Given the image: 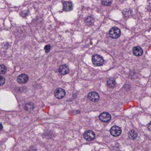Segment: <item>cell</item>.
Here are the masks:
<instances>
[{
	"label": "cell",
	"instance_id": "4",
	"mask_svg": "<svg viewBox=\"0 0 151 151\" xmlns=\"http://www.w3.org/2000/svg\"><path fill=\"white\" fill-rule=\"evenodd\" d=\"M54 94L57 99H61L65 96L66 92L65 90L62 88H57L55 90Z\"/></svg>",
	"mask_w": 151,
	"mask_h": 151
},
{
	"label": "cell",
	"instance_id": "6",
	"mask_svg": "<svg viewBox=\"0 0 151 151\" xmlns=\"http://www.w3.org/2000/svg\"><path fill=\"white\" fill-rule=\"evenodd\" d=\"M84 137L86 140L91 141L95 138V135L93 131L88 130L85 132L84 134Z\"/></svg>",
	"mask_w": 151,
	"mask_h": 151
},
{
	"label": "cell",
	"instance_id": "7",
	"mask_svg": "<svg viewBox=\"0 0 151 151\" xmlns=\"http://www.w3.org/2000/svg\"><path fill=\"white\" fill-rule=\"evenodd\" d=\"M88 98L92 102H97L99 101L100 97L99 94L95 92H91L88 94Z\"/></svg>",
	"mask_w": 151,
	"mask_h": 151
},
{
	"label": "cell",
	"instance_id": "11",
	"mask_svg": "<svg viewBox=\"0 0 151 151\" xmlns=\"http://www.w3.org/2000/svg\"><path fill=\"white\" fill-rule=\"evenodd\" d=\"M63 9L66 11H70L73 9V4L71 2H65L63 4Z\"/></svg>",
	"mask_w": 151,
	"mask_h": 151
},
{
	"label": "cell",
	"instance_id": "5",
	"mask_svg": "<svg viewBox=\"0 0 151 151\" xmlns=\"http://www.w3.org/2000/svg\"><path fill=\"white\" fill-rule=\"evenodd\" d=\"M99 118L102 122H107L110 120L111 116L109 113L104 112L100 114L99 116Z\"/></svg>",
	"mask_w": 151,
	"mask_h": 151
},
{
	"label": "cell",
	"instance_id": "1",
	"mask_svg": "<svg viewBox=\"0 0 151 151\" xmlns=\"http://www.w3.org/2000/svg\"><path fill=\"white\" fill-rule=\"evenodd\" d=\"M109 33L110 36L112 38L117 39L120 37L121 32L120 29L116 27H114L110 30Z\"/></svg>",
	"mask_w": 151,
	"mask_h": 151
},
{
	"label": "cell",
	"instance_id": "17",
	"mask_svg": "<svg viewBox=\"0 0 151 151\" xmlns=\"http://www.w3.org/2000/svg\"><path fill=\"white\" fill-rule=\"evenodd\" d=\"M50 49H51V46H50V45H47L45 46L44 50L46 52H48L50 51Z\"/></svg>",
	"mask_w": 151,
	"mask_h": 151
},
{
	"label": "cell",
	"instance_id": "8",
	"mask_svg": "<svg viewBox=\"0 0 151 151\" xmlns=\"http://www.w3.org/2000/svg\"><path fill=\"white\" fill-rule=\"evenodd\" d=\"M28 80V77L26 74H21L17 77V81L19 83L25 84L27 82Z\"/></svg>",
	"mask_w": 151,
	"mask_h": 151
},
{
	"label": "cell",
	"instance_id": "16",
	"mask_svg": "<svg viewBox=\"0 0 151 151\" xmlns=\"http://www.w3.org/2000/svg\"><path fill=\"white\" fill-rule=\"evenodd\" d=\"M6 71V67L4 65H2L1 66V73L2 74H3L5 73Z\"/></svg>",
	"mask_w": 151,
	"mask_h": 151
},
{
	"label": "cell",
	"instance_id": "9",
	"mask_svg": "<svg viewBox=\"0 0 151 151\" xmlns=\"http://www.w3.org/2000/svg\"><path fill=\"white\" fill-rule=\"evenodd\" d=\"M69 68L66 65H63L60 66L59 68V73L61 75H65L69 72Z\"/></svg>",
	"mask_w": 151,
	"mask_h": 151
},
{
	"label": "cell",
	"instance_id": "14",
	"mask_svg": "<svg viewBox=\"0 0 151 151\" xmlns=\"http://www.w3.org/2000/svg\"><path fill=\"white\" fill-rule=\"evenodd\" d=\"M94 22V20L91 17H88L86 19V23L87 25H93Z\"/></svg>",
	"mask_w": 151,
	"mask_h": 151
},
{
	"label": "cell",
	"instance_id": "18",
	"mask_svg": "<svg viewBox=\"0 0 151 151\" xmlns=\"http://www.w3.org/2000/svg\"><path fill=\"white\" fill-rule=\"evenodd\" d=\"M1 86H2L5 84V78H4L3 76H1Z\"/></svg>",
	"mask_w": 151,
	"mask_h": 151
},
{
	"label": "cell",
	"instance_id": "13",
	"mask_svg": "<svg viewBox=\"0 0 151 151\" xmlns=\"http://www.w3.org/2000/svg\"><path fill=\"white\" fill-rule=\"evenodd\" d=\"M107 84L110 88H114L115 86L116 82L113 79H110L107 81Z\"/></svg>",
	"mask_w": 151,
	"mask_h": 151
},
{
	"label": "cell",
	"instance_id": "19",
	"mask_svg": "<svg viewBox=\"0 0 151 151\" xmlns=\"http://www.w3.org/2000/svg\"><path fill=\"white\" fill-rule=\"evenodd\" d=\"M148 130H149L150 131H151V122L148 125Z\"/></svg>",
	"mask_w": 151,
	"mask_h": 151
},
{
	"label": "cell",
	"instance_id": "3",
	"mask_svg": "<svg viewBox=\"0 0 151 151\" xmlns=\"http://www.w3.org/2000/svg\"><path fill=\"white\" fill-rule=\"evenodd\" d=\"M122 130L119 127L114 126L111 128L110 132L111 135L114 137H118L122 133Z\"/></svg>",
	"mask_w": 151,
	"mask_h": 151
},
{
	"label": "cell",
	"instance_id": "10",
	"mask_svg": "<svg viewBox=\"0 0 151 151\" xmlns=\"http://www.w3.org/2000/svg\"><path fill=\"white\" fill-rule=\"evenodd\" d=\"M133 51L134 55L137 56H140L142 55L143 53L142 48L139 46L135 47L133 48Z\"/></svg>",
	"mask_w": 151,
	"mask_h": 151
},
{
	"label": "cell",
	"instance_id": "2",
	"mask_svg": "<svg viewBox=\"0 0 151 151\" xmlns=\"http://www.w3.org/2000/svg\"><path fill=\"white\" fill-rule=\"evenodd\" d=\"M92 60L93 64L96 66H101L103 64V59L100 56L97 55L93 56Z\"/></svg>",
	"mask_w": 151,
	"mask_h": 151
},
{
	"label": "cell",
	"instance_id": "12",
	"mask_svg": "<svg viewBox=\"0 0 151 151\" xmlns=\"http://www.w3.org/2000/svg\"><path fill=\"white\" fill-rule=\"evenodd\" d=\"M137 136H138L137 133L134 130H131L128 133V136L131 140H135L137 138Z\"/></svg>",
	"mask_w": 151,
	"mask_h": 151
},
{
	"label": "cell",
	"instance_id": "15",
	"mask_svg": "<svg viewBox=\"0 0 151 151\" xmlns=\"http://www.w3.org/2000/svg\"><path fill=\"white\" fill-rule=\"evenodd\" d=\"M102 3L105 6H109L112 2V0H101Z\"/></svg>",
	"mask_w": 151,
	"mask_h": 151
}]
</instances>
